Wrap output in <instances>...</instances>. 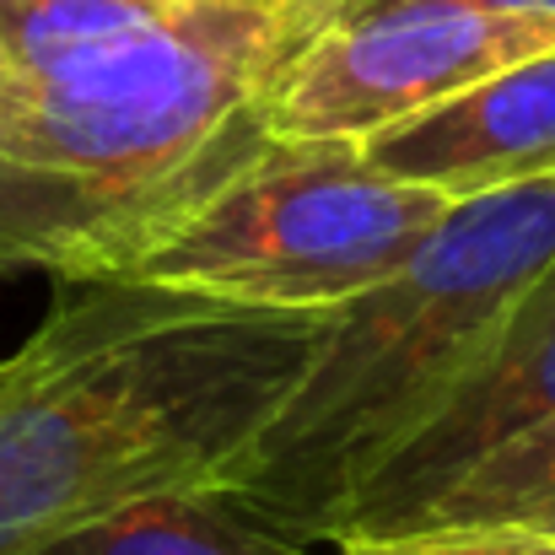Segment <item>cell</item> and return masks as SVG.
<instances>
[{"instance_id":"obj_1","label":"cell","mask_w":555,"mask_h":555,"mask_svg":"<svg viewBox=\"0 0 555 555\" xmlns=\"http://www.w3.org/2000/svg\"><path fill=\"white\" fill-rule=\"evenodd\" d=\"M60 286L0 357V555H38L141 496L227 486L330 319L130 281Z\"/></svg>"},{"instance_id":"obj_2","label":"cell","mask_w":555,"mask_h":555,"mask_svg":"<svg viewBox=\"0 0 555 555\" xmlns=\"http://www.w3.org/2000/svg\"><path fill=\"white\" fill-rule=\"evenodd\" d=\"M335 0H0V270L232 130Z\"/></svg>"},{"instance_id":"obj_3","label":"cell","mask_w":555,"mask_h":555,"mask_svg":"<svg viewBox=\"0 0 555 555\" xmlns=\"http://www.w3.org/2000/svg\"><path fill=\"white\" fill-rule=\"evenodd\" d=\"M551 264L555 179L453 205L393 275L330 308L308 372L227 486L335 545L346 502L431 421Z\"/></svg>"},{"instance_id":"obj_4","label":"cell","mask_w":555,"mask_h":555,"mask_svg":"<svg viewBox=\"0 0 555 555\" xmlns=\"http://www.w3.org/2000/svg\"><path fill=\"white\" fill-rule=\"evenodd\" d=\"M453 205L357 141H275L248 114L184 173L60 232L54 281H130L232 308H335L393 275Z\"/></svg>"},{"instance_id":"obj_5","label":"cell","mask_w":555,"mask_h":555,"mask_svg":"<svg viewBox=\"0 0 555 555\" xmlns=\"http://www.w3.org/2000/svg\"><path fill=\"white\" fill-rule=\"evenodd\" d=\"M540 49H555V16L464 0L330 5L248 119L275 141H362Z\"/></svg>"},{"instance_id":"obj_6","label":"cell","mask_w":555,"mask_h":555,"mask_svg":"<svg viewBox=\"0 0 555 555\" xmlns=\"http://www.w3.org/2000/svg\"><path fill=\"white\" fill-rule=\"evenodd\" d=\"M545 421H555V264L513 302L480 362L459 377L431 421L346 502L335 518V545L399 534L469 464Z\"/></svg>"},{"instance_id":"obj_7","label":"cell","mask_w":555,"mask_h":555,"mask_svg":"<svg viewBox=\"0 0 555 555\" xmlns=\"http://www.w3.org/2000/svg\"><path fill=\"white\" fill-rule=\"evenodd\" d=\"M383 179L431 189L448 205L555 179V49L357 141Z\"/></svg>"},{"instance_id":"obj_8","label":"cell","mask_w":555,"mask_h":555,"mask_svg":"<svg viewBox=\"0 0 555 555\" xmlns=\"http://www.w3.org/2000/svg\"><path fill=\"white\" fill-rule=\"evenodd\" d=\"M38 555H335V545L286 529L232 486H194L114 507Z\"/></svg>"},{"instance_id":"obj_9","label":"cell","mask_w":555,"mask_h":555,"mask_svg":"<svg viewBox=\"0 0 555 555\" xmlns=\"http://www.w3.org/2000/svg\"><path fill=\"white\" fill-rule=\"evenodd\" d=\"M555 529V421L502 442L469 464L448 491H437L399 534L410 529Z\"/></svg>"},{"instance_id":"obj_10","label":"cell","mask_w":555,"mask_h":555,"mask_svg":"<svg viewBox=\"0 0 555 555\" xmlns=\"http://www.w3.org/2000/svg\"><path fill=\"white\" fill-rule=\"evenodd\" d=\"M335 555H555V529H410L383 540H340Z\"/></svg>"},{"instance_id":"obj_11","label":"cell","mask_w":555,"mask_h":555,"mask_svg":"<svg viewBox=\"0 0 555 555\" xmlns=\"http://www.w3.org/2000/svg\"><path fill=\"white\" fill-rule=\"evenodd\" d=\"M335 5H377V0H335ZM480 11H529V16H555V0H464Z\"/></svg>"},{"instance_id":"obj_12","label":"cell","mask_w":555,"mask_h":555,"mask_svg":"<svg viewBox=\"0 0 555 555\" xmlns=\"http://www.w3.org/2000/svg\"><path fill=\"white\" fill-rule=\"evenodd\" d=\"M254 5H270V0H254Z\"/></svg>"},{"instance_id":"obj_13","label":"cell","mask_w":555,"mask_h":555,"mask_svg":"<svg viewBox=\"0 0 555 555\" xmlns=\"http://www.w3.org/2000/svg\"><path fill=\"white\" fill-rule=\"evenodd\" d=\"M270 5H286V0H270Z\"/></svg>"}]
</instances>
